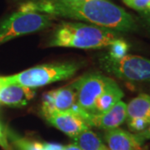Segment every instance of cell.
<instances>
[{
  "label": "cell",
  "instance_id": "obj_1",
  "mask_svg": "<svg viewBox=\"0 0 150 150\" xmlns=\"http://www.w3.org/2000/svg\"><path fill=\"white\" fill-rule=\"evenodd\" d=\"M18 9L88 22L113 31L137 28L134 17L108 0H23Z\"/></svg>",
  "mask_w": 150,
  "mask_h": 150
},
{
  "label": "cell",
  "instance_id": "obj_2",
  "mask_svg": "<svg viewBox=\"0 0 150 150\" xmlns=\"http://www.w3.org/2000/svg\"><path fill=\"white\" fill-rule=\"evenodd\" d=\"M118 35L107 28L78 22H62L57 27L49 47L102 48L110 46Z\"/></svg>",
  "mask_w": 150,
  "mask_h": 150
},
{
  "label": "cell",
  "instance_id": "obj_3",
  "mask_svg": "<svg viewBox=\"0 0 150 150\" xmlns=\"http://www.w3.org/2000/svg\"><path fill=\"white\" fill-rule=\"evenodd\" d=\"M79 68L80 64L75 62L48 64L38 65L17 74L6 76V79L8 83L35 88L69 79Z\"/></svg>",
  "mask_w": 150,
  "mask_h": 150
},
{
  "label": "cell",
  "instance_id": "obj_4",
  "mask_svg": "<svg viewBox=\"0 0 150 150\" xmlns=\"http://www.w3.org/2000/svg\"><path fill=\"white\" fill-rule=\"evenodd\" d=\"M54 19L47 14L17 8L0 21V44L43 30L53 24Z\"/></svg>",
  "mask_w": 150,
  "mask_h": 150
},
{
  "label": "cell",
  "instance_id": "obj_5",
  "mask_svg": "<svg viewBox=\"0 0 150 150\" xmlns=\"http://www.w3.org/2000/svg\"><path fill=\"white\" fill-rule=\"evenodd\" d=\"M99 62L105 71L121 79L135 82L150 81V59L130 54L122 59H113L106 55L99 59Z\"/></svg>",
  "mask_w": 150,
  "mask_h": 150
},
{
  "label": "cell",
  "instance_id": "obj_6",
  "mask_svg": "<svg viewBox=\"0 0 150 150\" xmlns=\"http://www.w3.org/2000/svg\"><path fill=\"white\" fill-rule=\"evenodd\" d=\"M112 81L111 79L98 73L86 74L75 81L77 88L75 107L83 112L93 113L96 99Z\"/></svg>",
  "mask_w": 150,
  "mask_h": 150
},
{
  "label": "cell",
  "instance_id": "obj_7",
  "mask_svg": "<svg viewBox=\"0 0 150 150\" xmlns=\"http://www.w3.org/2000/svg\"><path fill=\"white\" fill-rule=\"evenodd\" d=\"M77 99V88L75 81L69 85L59 88L44 94L41 112L44 118L56 112L71 110Z\"/></svg>",
  "mask_w": 150,
  "mask_h": 150
},
{
  "label": "cell",
  "instance_id": "obj_8",
  "mask_svg": "<svg viewBox=\"0 0 150 150\" xmlns=\"http://www.w3.org/2000/svg\"><path fill=\"white\" fill-rule=\"evenodd\" d=\"M84 118L90 127L109 130L118 128L127 118V104L119 101L111 108L102 113H87L75 107L73 108Z\"/></svg>",
  "mask_w": 150,
  "mask_h": 150
},
{
  "label": "cell",
  "instance_id": "obj_9",
  "mask_svg": "<svg viewBox=\"0 0 150 150\" xmlns=\"http://www.w3.org/2000/svg\"><path fill=\"white\" fill-rule=\"evenodd\" d=\"M45 119L52 126L69 136L71 139L90 128L84 118L74 108L65 112L53 113L46 117Z\"/></svg>",
  "mask_w": 150,
  "mask_h": 150
},
{
  "label": "cell",
  "instance_id": "obj_10",
  "mask_svg": "<svg viewBox=\"0 0 150 150\" xmlns=\"http://www.w3.org/2000/svg\"><path fill=\"white\" fill-rule=\"evenodd\" d=\"M35 95V88L8 83L7 80L0 89V103L8 107L22 108L26 106Z\"/></svg>",
  "mask_w": 150,
  "mask_h": 150
},
{
  "label": "cell",
  "instance_id": "obj_11",
  "mask_svg": "<svg viewBox=\"0 0 150 150\" xmlns=\"http://www.w3.org/2000/svg\"><path fill=\"white\" fill-rule=\"evenodd\" d=\"M104 139L109 150H139L143 144L137 134L118 128L106 130Z\"/></svg>",
  "mask_w": 150,
  "mask_h": 150
},
{
  "label": "cell",
  "instance_id": "obj_12",
  "mask_svg": "<svg viewBox=\"0 0 150 150\" xmlns=\"http://www.w3.org/2000/svg\"><path fill=\"white\" fill-rule=\"evenodd\" d=\"M123 92L119 86L112 80L105 90L96 99L93 113H102L121 101L123 97Z\"/></svg>",
  "mask_w": 150,
  "mask_h": 150
},
{
  "label": "cell",
  "instance_id": "obj_13",
  "mask_svg": "<svg viewBox=\"0 0 150 150\" xmlns=\"http://www.w3.org/2000/svg\"><path fill=\"white\" fill-rule=\"evenodd\" d=\"M147 118L150 120V95L142 93L127 104V118Z\"/></svg>",
  "mask_w": 150,
  "mask_h": 150
},
{
  "label": "cell",
  "instance_id": "obj_14",
  "mask_svg": "<svg viewBox=\"0 0 150 150\" xmlns=\"http://www.w3.org/2000/svg\"><path fill=\"white\" fill-rule=\"evenodd\" d=\"M73 139L75 144L78 145L82 150H100L103 145L98 134L90 129L78 134Z\"/></svg>",
  "mask_w": 150,
  "mask_h": 150
},
{
  "label": "cell",
  "instance_id": "obj_15",
  "mask_svg": "<svg viewBox=\"0 0 150 150\" xmlns=\"http://www.w3.org/2000/svg\"><path fill=\"white\" fill-rule=\"evenodd\" d=\"M7 135L18 150H46L45 144L41 142L22 138L12 132H7Z\"/></svg>",
  "mask_w": 150,
  "mask_h": 150
},
{
  "label": "cell",
  "instance_id": "obj_16",
  "mask_svg": "<svg viewBox=\"0 0 150 150\" xmlns=\"http://www.w3.org/2000/svg\"><path fill=\"white\" fill-rule=\"evenodd\" d=\"M129 46L124 40L118 38L110 45L108 56L113 59H119L123 58L129 51Z\"/></svg>",
  "mask_w": 150,
  "mask_h": 150
},
{
  "label": "cell",
  "instance_id": "obj_17",
  "mask_svg": "<svg viewBox=\"0 0 150 150\" xmlns=\"http://www.w3.org/2000/svg\"><path fill=\"white\" fill-rule=\"evenodd\" d=\"M123 3L131 8L144 13V14L150 13V0H123Z\"/></svg>",
  "mask_w": 150,
  "mask_h": 150
},
{
  "label": "cell",
  "instance_id": "obj_18",
  "mask_svg": "<svg viewBox=\"0 0 150 150\" xmlns=\"http://www.w3.org/2000/svg\"><path fill=\"white\" fill-rule=\"evenodd\" d=\"M128 126L132 131L140 133L143 132L144 130L148 129V127L150 125V120L147 118H136L127 120Z\"/></svg>",
  "mask_w": 150,
  "mask_h": 150
},
{
  "label": "cell",
  "instance_id": "obj_19",
  "mask_svg": "<svg viewBox=\"0 0 150 150\" xmlns=\"http://www.w3.org/2000/svg\"><path fill=\"white\" fill-rule=\"evenodd\" d=\"M0 147L4 150H11V147L8 144L7 132H5L0 123Z\"/></svg>",
  "mask_w": 150,
  "mask_h": 150
},
{
  "label": "cell",
  "instance_id": "obj_20",
  "mask_svg": "<svg viewBox=\"0 0 150 150\" xmlns=\"http://www.w3.org/2000/svg\"><path fill=\"white\" fill-rule=\"evenodd\" d=\"M139 140L143 143L144 140L150 139V125L148 127V129H146L145 130H144L143 132H140V133H138L137 134Z\"/></svg>",
  "mask_w": 150,
  "mask_h": 150
},
{
  "label": "cell",
  "instance_id": "obj_21",
  "mask_svg": "<svg viewBox=\"0 0 150 150\" xmlns=\"http://www.w3.org/2000/svg\"><path fill=\"white\" fill-rule=\"evenodd\" d=\"M45 144V149L46 150H63L64 146L59 144H50L47 143Z\"/></svg>",
  "mask_w": 150,
  "mask_h": 150
},
{
  "label": "cell",
  "instance_id": "obj_22",
  "mask_svg": "<svg viewBox=\"0 0 150 150\" xmlns=\"http://www.w3.org/2000/svg\"><path fill=\"white\" fill-rule=\"evenodd\" d=\"M63 150H82L78 146L77 144H69V145H66V146H64V148H63Z\"/></svg>",
  "mask_w": 150,
  "mask_h": 150
},
{
  "label": "cell",
  "instance_id": "obj_23",
  "mask_svg": "<svg viewBox=\"0 0 150 150\" xmlns=\"http://www.w3.org/2000/svg\"><path fill=\"white\" fill-rule=\"evenodd\" d=\"M7 83L6 79V76H0V89L2 88V87Z\"/></svg>",
  "mask_w": 150,
  "mask_h": 150
},
{
  "label": "cell",
  "instance_id": "obj_24",
  "mask_svg": "<svg viewBox=\"0 0 150 150\" xmlns=\"http://www.w3.org/2000/svg\"><path fill=\"white\" fill-rule=\"evenodd\" d=\"M100 150H109V149H108V147H106L105 145L103 144V147H102V148H101V149H100Z\"/></svg>",
  "mask_w": 150,
  "mask_h": 150
},
{
  "label": "cell",
  "instance_id": "obj_25",
  "mask_svg": "<svg viewBox=\"0 0 150 150\" xmlns=\"http://www.w3.org/2000/svg\"><path fill=\"white\" fill-rule=\"evenodd\" d=\"M147 19H148V21H149V23H150V13L147 14Z\"/></svg>",
  "mask_w": 150,
  "mask_h": 150
}]
</instances>
